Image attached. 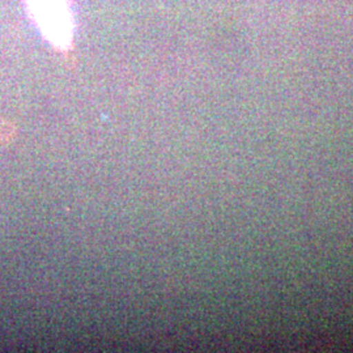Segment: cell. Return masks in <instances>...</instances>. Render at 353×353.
Returning a JSON list of instances; mask_svg holds the SVG:
<instances>
[{"label": "cell", "instance_id": "6da1fadb", "mask_svg": "<svg viewBox=\"0 0 353 353\" xmlns=\"http://www.w3.org/2000/svg\"><path fill=\"white\" fill-rule=\"evenodd\" d=\"M39 32L59 50H68L74 37V19L68 0H26Z\"/></svg>", "mask_w": 353, "mask_h": 353}]
</instances>
